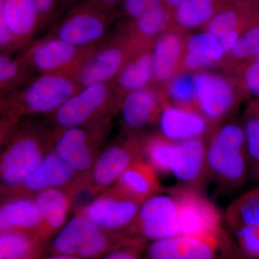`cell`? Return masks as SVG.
Listing matches in <instances>:
<instances>
[{
	"label": "cell",
	"mask_w": 259,
	"mask_h": 259,
	"mask_svg": "<svg viewBox=\"0 0 259 259\" xmlns=\"http://www.w3.org/2000/svg\"><path fill=\"white\" fill-rule=\"evenodd\" d=\"M54 128L40 124L17 125L5 141L0 160L1 192L23 183L52 148Z\"/></svg>",
	"instance_id": "obj_1"
},
{
	"label": "cell",
	"mask_w": 259,
	"mask_h": 259,
	"mask_svg": "<svg viewBox=\"0 0 259 259\" xmlns=\"http://www.w3.org/2000/svg\"><path fill=\"white\" fill-rule=\"evenodd\" d=\"M209 180L223 190L242 187L250 172L241 121L223 122L207 139Z\"/></svg>",
	"instance_id": "obj_2"
},
{
	"label": "cell",
	"mask_w": 259,
	"mask_h": 259,
	"mask_svg": "<svg viewBox=\"0 0 259 259\" xmlns=\"http://www.w3.org/2000/svg\"><path fill=\"white\" fill-rule=\"evenodd\" d=\"M81 89L76 77L60 74H42L3 104L4 121L18 125L24 115L54 113Z\"/></svg>",
	"instance_id": "obj_3"
},
{
	"label": "cell",
	"mask_w": 259,
	"mask_h": 259,
	"mask_svg": "<svg viewBox=\"0 0 259 259\" xmlns=\"http://www.w3.org/2000/svg\"><path fill=\"white\" fill-rule=\"evenodd\" d=\"M112 82L83 87L52 114L54 128H71L111 120L122 102Z\"/></svg>",
	"instance_id": "obj_4"
},
{
	"label": "cell",
	"mask_w": 259,
	"mask_h": 259,
	"mask_svg": "<svg viewBox=\"0 0 259 259\" xmlns=\"http://www.w3.org/2000/svg\"><path fill=\"white\" fill-rule=\"evenodd\" d=\"M110 120L90 125L55 130L52 149L80 177L87 180L106 137Z\"/></svg>",
	"instance_id": "obj_5"
},
{
	"label": "cell",
	"mask_w": 259,
	"mask_h": 259,
	"mask_svg": "<svg viewBox=\"0 0 259 259\" xmlns=\"http://www.w3.org/2000/svg\"><path fill=\"white\" fill-rule=\"evenodd\" d=\"M233 247L228 232L209 235H179L152 241L148 259H228Z\"/></svg>",
	"instance_id": "obj_6"
},
{
	"label": "cell",
	"mask_w": 259,
	"mask_h": 259,
	"mask_svg": "<svg viewBox=\"0 0 259 259\" xmlns=\"http://www.w3.org/2000/svg\"><path fill=\"white\" fill-rule=\"evenodd\" d=\"M125 233L152 241L181 235L180 201L171 188L143 202Z\"/></svg>",
	"instance_id": "obj_7"
},
{
	"label": "cell",
	"mask_w": 259,
	"mask_h": 259,
	"mask_svg": "<svg viewBox=\"0 0 259 259\" xmlns=\"http://www.w3.org/2000/svg\"><path fill=\"white\" fill-rule=\"evenodd\" d=\"M141 158H144L143 138L136 134H128L107 146L87 177V192L95 197L110 188L131 164Z\"/></svg>",
	"instance_id": "obj_8"
},
{
	"label": "cell",
	"mask_w": 259,
	"mask_h": 259,
	"mask_svg": "<svg viewBox=\"0 0 259 259\" xmlns=\"http://www.w3.org/2000/svg\"><path fill=\"white\" fill-rule=\"evenodd\" d=\"M95 50L79 48L51 37L32 45L21 57L23 64L40 74H60L76 77L83 63Z\"/></svg>",
	"instance_id": "obj_9"
},
{
	"label": "cell",
	"mask_w": 259,
	"mask_h": 259,
	"mask_svg": "<svg viewBox=\"0 0 259 259\" xmlns=\"http://www.w3.org/2000/svg\"><path fill=\"white\" fill-rule=\"evenodd\" d=\"M141 204L112 186L76 207L74 214L86 218L104 231L125 232L137 217Z\"/></svg>",
	"instance_id": "obj_10"
},
{
	"label": "cell",
	"mask_w": 259,
	"mask_h": 259,
	"mask_svg": "<svg viewBox=\"0 0 259 259\" xmlns=\"http://www.w3.org/2000/svg\"><path fill=\"white\" fill-rule=\"evenodd\" d=\"M197 107L212 124L222 123L231 115L243 95L238 84L229 78L207 71L194 74Z\"/></svg>",
	"instance_id": "obj_11"
},
{
	"label": "cell",
	"mask_w": 259,
	"mask_h": 259,
	"mask_svg": "<svg viewBox=\"0 0 259 259\" xmlns=\"http://www.w3.org/2000/svg\"><path fill=\"white\" fill-rule=\"evenodd\" d=\"M86 191V180L74 171L51 148L35 171L22 185L1 192V199L20 196L34 197L48 190Z\"/></svg>",
	"instance_id": "obj_12"
},
{
	"label": "cell",
	"mask_w": 259,
	"mask_h": 259,
	"mask_svg": "<svg viewBox=\"0 0 259 259\" xmlns=\"http://www.w3.org/2000/svg\"><path fill=\"white\" fill-rule=\"evenodd\" d=\"M140 48L125 33L100 50L95 49L83 63L76 79L81 88L95 83H112Z\"/></svg>",
	"instance_id": "obj_13"
},
{
	"label": "cell",
	"mask_w": 259,
	"mask_h": 259,
	"mask_svg": "<svg viewBox=\"0 0 259 259\" xmlns=\"http://www.w3.org/2000/svg\"><path fill=\"white\" fill-rule=\"evenodd\" d=\"M112 233L104 231L86 218L74 214L54 240L53 250L58 254L94 258L110 247Z\"/></svg>",
	"instance_id": "obj_14"
},
{
	"label": "cell",
	"mask_w": 259,
	"mask_h": 259,
	"mask_svg": "<svg viewBox=\"0 0 259 259\" xmlns=\"http://www.w3.org/2000/svg\"><path fill=\"white\" fill-rule=\"evenodd\" d=\"M224 219L242 255L259 259V186L232 202Z\"/></svg>",
	"instance_id": "obj_15"
},
{
	"label": "cell",
	"mask_w": 259,
	"mask_h": 259,
	"mask_svg": "<svg viewBox=\"0 0 259 259\" xmlns=\"http://www.w3.org/2000/svg\"><path fill=\"white\" fill-rule=\"evenodd\" d=\"M112 13L90 1L70 11L56 28L55 36L79 48H94L106 34Z\"/></svg>",
	"instance_id": "obj_16"
},
{
	"label": "cell",
	"mask_w": 259,
	"mask_h": 259,
	"mask_svg": "<svg viewBox=\"0 0 259 259\" xmlns=\"http://www.w3.org/2000/svg\"><path fill=\"white\" fill-rule=\"evenodd\" d=\"M171 189L180 201L181 235L217 234L226 231L224 216L202 191L183 185Z\"/></svg>",
	"instance_id": "obj_17"
},
{
	"label": "cell",
	"mask_w": 259,
	"mask_h": 259,
	"mask_svg": "<svg viewBox=\"0 0 259 259\" xmlns=\"http://www.w3.org/2000/svg\"><path fill=\"white\" fill-rule=\"evenodd\" d=\"M258 6L259 0H233L202 30L217 37L228 56L242 32L258 20Z\"/></svg>",
	"instance_id": "obj_18"
},
{
	"label": "cell",
	"mask_w": 259,
	"mask_h": 259,
	"mask_svg": "<svg viewBox=\"0 0 259 259\" xmlns=\"http://www.w3.org/2000/svg\"><path fill=\"white\" fill-rule=\"evenodd\" d=\"M159 134L175 141L207 139L216 126L197 109L173 105L161 96V110L158 118Z\"/></svg>",
	"instance_id": "obj_19"
},
{
	"label": "cell",
	"mask_w": 259,
	"mask_h": 259,
	"mask_svg": "<svg viewBox=\"0 0 259 259\" xmlns=\"http://www.w3.org/2000/svg\"><path fill=\"white\" fill-rule=\"evenodd\" d=\"M170 174L181 185L202 191L209 180L207 139L200 138L177 142Z\"/></svg>",
	"instance_id": "obj_20"
},
{
	"label": "cell",
	"mask_w": 259,
	"mask_h": 259,
	"mask_svg": "<svg viewBox=\"0 0 259 259\" xmlns=\"http://www.w3.org/2000/svg\"><path fill=\"white\" fill-rule=\"evenodd\" d=\"M187 37L185 30L172 25L155 40L151 48L153 81L165 84L182 71Z\"/></svg>",
	"instance_id": "obj_21"
},
{
	"label": "cell",
	"mask_w": 259,
	"mask_h": 259,
	"mask_svg": "<svg viewBox=\"0 0 259 259\" xmlns=\"http://www.w3.org/2000/svg\"><path fill=\"white\" fill-rule=\"evenodd\" d=\"M120 110L124 127L136 134L145 127L158 122L161 110V95L150 88L126 94Z\"/></svg>",
	"instance_id": "obj_22"
},
{
	"label": "cell",
	"mask_w": 259,
	"mask_h": 259,
	"mask_svg": "<svg viewBox=\"0 0 259 259\" xmlns=\"http://www.w3.org/2000/svg\"><path fill=\"white\" fill-rule=\"evenodd\" d=\"M1 201V232H25L45 236L44 221L34 197L20 196Z\"/></svg>",
	"instance_id": "obj_23"
},
{
	"label": "cell",
	"mask_w": 259,
	"mask_h": 259,
	"mask_svg": "<svg viewBox=\"0 0 259 259\" xmlns=\"http://www.w3.org/2000/svg\"><path fill=\"white\" fill-rule=\"evenodd\" d=\"M0 21L6 25L20 47L30 41L42 23L30 0H0Z\"/></svg>",
	"instance_id": "obj_24"
},
{
	"label": "cell",
	"mask_w": 259,
	"mask_h": 259,
	"mask_svg": "<svg viewBox=\"0 0 259 259\" xmlns=\"http://www.w3.org/2000/svg\"><path fill=\"white\" fill-rule=\"evenodd\" d=\"M226 56V51L217 37L202 30L187 36L182 69L196 72L204 71L222 63Z\"/></svg>",
	"instance_id": "obj_25"
},
{
	"label": "cell",
	"mask_w": 259,
	"mask_h": 259,
	"mask_svg": "<svg viewBox=\"0 0 259 259\" xmlns=\"http://www.w3.org/2000/svg\"><path fill=\"white\" fill-rule=\"evenodd\" d=\"M114 187L141 203L164 192L158 174L144 158L131 164Z\"/></svg>",
	"instance_id": "obj_26"
},
{
	"label": "cell",
	"mask_w": 259,
	"mask_h": 259,
	"mask_svg": "<svg viewBox=\"0 0 259 259\" xmlns=\"http://www.w3.org/2000/svg\"><path fill=\"white\" fill-rule=\"evenodd\" d=\"M79 192L76 190H48L34 196L44 221L45 236L60 231Z\"/></svg>",
	"instance_id": "obj_27"
},
{
	"label": "cell",
	"mask_w": 259,
	"mask_h": 259,
	"mask_svg": "<svg viewBox=\"0 0 259 259\" xmlns=\"http://www.w3.org/2000/svg\"><path fill=\"white\" fill-rule=\"evenodd\" d=\"M171 25L172 12L164 3L129 20L125 33L139 47L151 49L155 40Z\"/></svg>",
	"instance_id": "obj_28"
},
{
	"label": "cell",
	"mask_w": 259,
	"mask_h": 259,
	"mask_svg": "<svg viewBox=\"0 0 259 259\" xmlns=\"http://www.w3.org/2000/svg\"><path fill=\"white\" fill-rule=\"evenodd\" d=\"M233 0H184L172 12V25L182 30L203 28Z\"/></svg>",
	"instance_id": "obj_29"
},
{
	"label": "cell",
	"mask_w": 259,
	"mask_h": 259,
	"mask_svg": "<svg viewBox=\"0 0 259 259\" xmlns=\"http://www.w3.org/2000/svg\"><path fill=\"white\" fill-rule=\"evenodd\" d=\"M153 81L151 49H144L135 54L126 63L114 81L118 93L126 94L148 88Z\"/></svg>",
	"instance_id": "obj_30"
},
{
	"label": "cell",
	"mask_w": 259,
	"mask_h": 259,
	"mask_svg": "<svg viewBox=\"0 0 259 259\" xmlns=\"http://www.w3.org/2000/svg\"><path fill=\"white\" fill-rule=\"evenodd\" d=\"M175 141L163 137L159 133L143 138L144 158L158 175H169L176 150Z\"/></svg>",
	"instance_id": "obj_31"
},
{
	"label": "cell",
	"mask_w": 259,
	"mask_h": 259,
	"mask_svg": "<svg viewBox=\"0 0 259 259\" xmlns=\"http://www.w3.org/2000/svg\"><path fill=\"white\" fill-rule=\"evenodd\" d=\"M250 173L259 182V101L251 100L242 119Z\"/></svg>",
	"instance_id": "obj_32"
},
{
	"label": "cell",
	"mask_w": 259,
	"mask_h": 259,
	"mask_svg": "<svg viewBox=\"0 0 259 259\" xmlns=\"http://www.w3.org/2000/svg\"><path fill=\"white\" fill-rule=\"evenodd\" d=\"M164 92L167 98L162 97L169 103L197 110L194 74L188 71L178 73L165 83Z\"/></svg>",
	"instance_id": "obj_33"
},
{
	"label": "cell",
	"mask_w": 259,
	"mask_h": 259,
	"mask_svg": "<svg viewBox=\"0 0 259 259\" xmlns=\"http://www.w3.org/2000/svg\"><path fill=\"white\" fill-rule=\"evenodd\" d=\"M38 236L20 231L1 232L0 259H28Z\"/></svg>",
	"instance_id": "obj_34"
},
{
	"label": "cell",
	"mask_w": 259,
	"mask_h": 259,
	"mask_svg": "<svg viewBox=\"0 0 259 259\" xmlns=\"http://www.w3.org/2000/svg\"><path fill=\"white\" fill-rule=\"evenodd\" d=\"M228 56L237 66L259 57V20L242 32Z\"/></svg>",
	"instance_id": "obj_35"
},
{
	"label": "cell",
	"mask_w": 259,
	"mask_h": 259,
	"mask_svg": "<svg viewBox=\"0 0 259 259\" xmlns=\"http://www.w3.org/2000/svg\"><path fill=\"white\" fill-rule=\"evenodd\" d=\"M236 81L243 96L259 101V57L237 67Z\"/></svg>",
	"instance_id": "obj_36"
},
{
	"label": "cell",
	"mask_w": 259,
	"mask_h": 259,
	"mask_svg": "<svg viewBox=\"0 0 259 259\" xmlns=\"http://www.w3.org/2000/svg\"><path fill=\"white\" fill-rule=\"evenodd\" d=\"M24 69H28L21 59L16 60L9 54L2 53L0 56V86L2 91L15 88L22 81Z\"/></svg>",
	"instance_id": "obj_37"
},
{
	"label": "cell",
	"mask_w": 259,
	"mask_h": 259,
	"mask_svg": "<svg viewBox=\"0 0 259 259\" xmlns=\"http://www.w3.org/2000/svg\"><path fill=\"white\" fill-rule=\"evenodd\" d=\"M164 3V0H122L121 13L128 20H133Z\"/></svg>",
	"instance_id": "obj_38"
},
{
	"label": "cell",
	"mask_w": 259,
	"mask_h": 259,
	"mask_svg": "<svg viewBox=\"0 0 259 259\" xmlns=\"http://www.w3.org/2000/svg\"><path fill=\"white\" fill-rule=\"evenodd\" d=\"M40 14L41 22L50 18L55 12L59 0H30Z\"/></svg>",
	"instance_id": "obj_39"
},
{
	"label": "cell",
	"mask_w": 259,
	"mask_h": 259,
	"mask_svg": "<svg viewBox=\"0 0 259 259\" xmlns=\"http://www.w3.org/2000/svg\"><path fill=\"white\" fill-rule=\"evenodd\" d=\"M89 1L97 5L99 8H102V10L112 13L114 8L117 5H120L122 0H89Z\"/></svg>",
	"instance_id": "obj_40"
},
{
	"label": "cell",
	"mask_w": 259,
	"mask_h": 259,
	"mask_svg": "<svg viewBox=\"0 0 259 259\" xmlns=\"http://www.w3.org/2000/svg\"><path fill=\"white\" fill-rule=\"evenodd\" d=\"M165 4L167 5L168 8L173 12V10L178 6L180 3H182L184 0H164Z\"/></svg>",
	"instance_id": "obj_41"
},
{
	"label": "cell",
	"mask_w": 259,
	"mask_h": 259,
	"mask_svg": "<svg viewBox=\"0 0 259 259\" xmlns=\"http://www.w3.org/2000/svg\"><path fill=\"white\" fill-rule=\"evenodd\" d=\"M47 259H80L78 257L73 256V255L58 254L53 255V256L49 257Z\"/></svg>",
	"instance_id": "obj_42"
},
{
	"label": "cell",
	"mask_w": 259,
	"mask_h": 259,
	"mask_svg": "<svg viewBox=\"0 0 259 259\" xmlns=\"http://www.w3.org/2000/svg\"><path fill=\"white\" fill-rule=\"evenodd\" d=\"M258 18L259 20V6H258Z\"/></svg>",
	"instance_id": "obj_43"
}]
</instances>
